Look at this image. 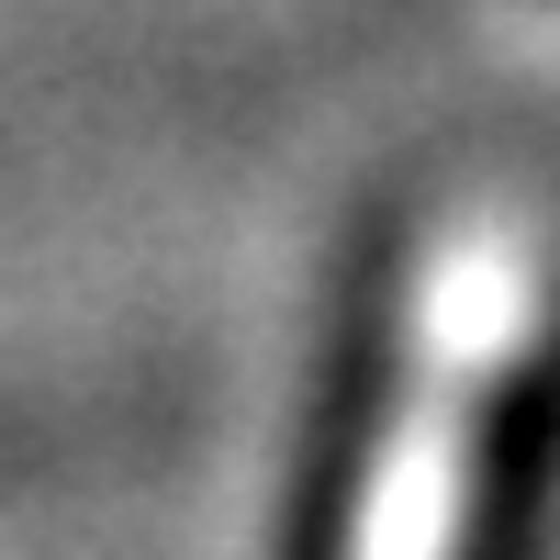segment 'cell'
I'll list each match as a JSON object with an SVG mask.
<instances>
[{
	"mask_svg": "<svg viewBox=\"0 0 560 560\" xmlns=\"http://www.w3.org/2000/svg\"><path fill=\"white\" fill-rule=\"evenodd\" d=\"M404 303H415V224L370 213L337 258V292H325L314 382L292 415V448H280L269 560H359L370 493L393 459V415H404Z\"/></svg>",
	"mask_w": 560,
	"mask_h": 560,
	"instance_id": "obj_1",
	"label": "cell"
},
{
	"mask_svg": "<svg viewBox=\"0 0 560 560\" xmlns=\"http://www.w3.org/2000/svg\"><path fill=\"white\" fill-rule=\"evenodd\" d=\"M549 527H560V292L471 415L438 560H549Z\"/></svg>",
	"mask_w": 560,
	"mask_h": 560,
	"instance_id": "obj_2",
	"label": "cell"
}]
</instances>
